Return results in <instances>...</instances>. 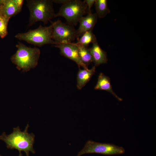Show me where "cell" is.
Listing matches in <instances>:
<instances>
[{"label": "cell", "mask_w": 156, "mask_h": 156, "mask_svg": "<svg viewBox=\"0 0 156 156\" xmlns=\"http://www.w3.org/2000/svg\"><path fill=\"white\" fill-rule=\"evenodd\" d=\"M27 6L30 13L29 26L38 21L47 23L54 18L53 1L50 0H27Z\"/></svg>", "instance_id": "cell-3"}, {"label": "cell", "mask_w": 156, "mask_h": 156, "mask_svg": "<svg viewBox=\"0 0 156 156\" xmlns=\"http://www.w3.org/2000/svg\"><path fill=\"white\" fill-rule=\"evenodd\" d=\"M27 124L25 130L21 131L20 127L18 126L13 128V131L9 135H6L3 132L0 135V140L6 144L8 148L16 149L19 152L24 151L26 153L29 152L35 153L33 148L35 136L32 133H29Z\"/></svg>", "instance_id": "cell-1"}, {"label": "cell", "mask_w": 156, "mask_h": 156, "mask_svg": "<svg viewBox=\"0 0 156 156\" xmlns=\"http://www.w3.org/2000/svg\"><path fill=\"white\" fill-rule=\"evenodd\" d=\"M54 46L60 49L61 55L76 63L79 68L81 66L84 69L88 68L82 62L80 58L77 46L75 43L58 44L54 45Z\"/></svg>", "instance_id": "cell-8"}, {"label": "cell", "mask_w": 156, "mask_h": 156, "mask_svg": "<svg viewBox=\"0 0 156 156\" xmlns=\"http://www.w3.org/2000/svg\"><path fill=\"white\" fill-rule=\"evenodd\" d=\"M52 31L51 25L45 27L40 25L36 29L30 30L25 33L17 34L15 37L19 40L39 47L48 44L54 45L55 43L52 38Z\"/></svg>", "instance_id": "cell-5"}, {"label": "cell", "mask_w": 156, "mask_h": 156, "mask_svg": "<svg viewBox=\"0 0 156 156\" xmlns=\"http://www.w3.org/2000/svg\"><path fill=\"white\" fill-rule=\"evenodd\" d=\"M0 156H2L1 155H0Z\"/></svg>", "instance_id": "cell-22"}, {"label": "cell", "mask_w": 156, "mask_h": 156, "mask_svg": "<svg viewBox=\"0 0 156 156\" xmlns=\"http://www.w3.org/2000/svg\"><path fill=\"white\" fill-rule=\"evenodd\" d=\"M9 19L3 15H0V37L3 38L8 34L7 27Z\"/></svg>", "instance_id": "cell-17"}, {"label": "cell", "mask_w": 156, "mask_h": 156, "mask_svg": "<svg viewBox=\"0 0 156 156\" xmlns=\"http://www.w3.org/2000/svg\"><path fill=\"white\" fill-rule=\"evenodd\" d=\"M95 71V66L91 69H81L79 68L77 76V88L81 90L89 81Z\"/></svg>", "instance_id": "cell-12"}, {"label": "cell", "mask_w": 156, "mask_h": 156, "mask_svg": "<svg viewBox=\"0 0 156 156\" xmlns=\"http://www.w3.org/2000/svg\"><path fill=\"white\" fill-rule=\"evenodd\" d=\"M2 3L1 0H0V15H2Z\"/></svg>", "instance_id": "cell-19"}, {"label": "cell", "mask_w": 156, "mask_h": 156, "mask_svg": "<svg viewBox=\"0 0 156 156\" xmlns=\"http://www.w3.org/2000/svg\"><path fill=\"white\" fill-rule=\"evenodd\" d=\"M76 44L77 46L79 55L81 62L88 67L90 63L93 62L90 49L87 47Z\"/></svg>", "instance_id": "cell-14"}, {"label": "cell", "mask_w": 156, "mask_h": 156, "mask_svg": "<svg viewBox=\"0 0 156 156\" xmlns=\"http://www.w3.org/2000/svg\"><path fill=\"white\" fill-rule=\"evenodd\" d=\"M19 152V154L18 156H23V155L22 153H21V152Z\"/></svg>", "instance_id": "cell-20"}, {"label": "cell", "mask_w": 156, "mask_h": 156, "mask_svg": "<svg viewBox=\"0 0 156 156\" xmlns=\"http://www.w3.org/2000/svg\"><path fill=\"white\" fill-rule=\"evenodd\" d=\"M95 0H85L83 1L87 6L88 13H89L92 12L91 8L94 4Z\"/></svg>", "instance_id": "cell-18"}, {"label": "cell", "mask_w": 156, "mask_h": 156, "mask_svg": "<svg viewBox=\"0 0 156 156\" xmlns=\"http://www.w3.org/2000/svg\"><path fill=\"white\" fill-rule=\"evenodd\" d=\"M88 13L87 8L84 2L80 0H67L62 4L55 17L62 16L69 25H76L81 18Z\"/></svg>", "instance_id": "cell-4"}, {"label": "cell", "mask_w": 156, "mask_h": 156, "mask_svg": "<svg viewBox=\"0 0 156 156\" xmlns=\"http://www.w3.org/2000/svg\"><path fill=\"white\" fill-rule=\"evenodd\" d=\"M51 23L53 27L52 38L54 45L72 43L77 38L76 30L71 25L65 24L59 19Z\"/></svg>", "instance_id": "cell-6"}, {"label": "cell", "mask_w": 156, "mask_h": 156, "mask_svg": "<svg viewBox=\"0 0 156 156\" xmlns=\"http://www.w3.org/2000/svg\"><path fill=\"white\" fill-rule=\"evenodd\" d=\"M96 38L92 31H87L84 33L77 39V41L75 43L86 47L90 43L96 42Z\"/></svg>", "instance_id": "cell-16"}, {"label": "cell", "mask_w": 156, "mask_h": 156, "mask_svg": "<svg viewBox=\"0 0 156 156\" xmlns=\"http://www.w3.org/2000/svg\"><path fill=\"white\" fill-rule=\"evenodd\" d=\"M97 18L96 13L91 12L81 18L79 22V28L76 30L77 39L85 32L92 31L97 22Z\"/></svg>", "instance_id": "cell-10"}, {"label": "cell", "mask_w": 156, "mask_h": 156, "mask_svg": "<svg viewBox=\"0 0 156 156\" xmlns=\"http://www.w3.org/2000/svg\"><path fill=\"white\" fill-rule=\"evenodd\" d=\"M94 4L96 14L99 18L105 17L110 12L106 0H95Z\"/></svg>", "instance_id": "cell-15"}, {"label": "cell", "mask_w": 156, "mask_h": 156, "mask_svg": "<svg viewBox=\"0 0 156 156\" xmlns=\"http://www.w3.org/2000/svg\"><path fill=\"white\" fill-rule=\"evenodd\" d=\"M26 156H29V153H26Z\"/></svg>", "instance_id": "cell-21"}, {"label": "cell", "mask_w": 156, "mask_h": 156, "mask_svg": "<svg viewBox=\"0 0 156 156\" xmlns=\"http://www.w3.org/2000/svg\"><path fill=\"white\" fill-rule=\"evenodd\" d=\"M2 15L8 19L21 11L23 0H1Z\"/></svg>", "instance_id": "cell-9"}, {"label": "cell", "mask_w": 156, "mask_h": 156, "mask_svg": "<svg viewBox=\"0 0 156 156\" xmlns=\"http://www.w3.org/2000/svg\"><path fill=\"white\" fill-rule=\"evenodd\" d=\"M89 49L95 66L107 63L108 60L106 53L101 48L97 41L93 43L92 47Z\"/></svg>", "instance_id": "cell-11"}, {"label": "cell", "mask_w": 156, "mask_h": 156, "mask_svg": "<svg viewBox=\"0 0 156 156\" xmlns=\"http://www.w3.org/2000/svg\"><path fill=\"white\" fill-rule=\"evenodd\" d=\"M94 88L95 90L107 91L111 93L118 100L121 101L122 100L113 90L109 78L102 73L99 74L97 83Z\"/></svg>", "instance_id": "cell-13"}, {"label": "cell", "mask_w": 156, "mask_h": 156, "mask_svg": "<svg viewBox=\"0 0 156 156\" xmlns=\"http://www.w3.org/2000/svg\"><path fill=\"white\" fill-rule=\"evenodd\" d=\"M124 148L113 144L103 143L89 140L87 142L83 148L79 152L77 156L86 154L98 153L105 155H113L124 154Z\"/></svg>", "instance_id": "cell-7"}, {"label": "cell", "mask_w": 156, "mask_h": 156, "mask_svg": "<svg viewBox=\"0 0 156 156\" xmlns=\"http://www.w3.org/2000/svg\"><path fill=\"white\" fill-rule=\"evenodd\" d=\"M17 50L11 57L12 62L19 70L27 72L35 68L38 64L40 50L36 47H28L21 42L16 45Z\"/></svg>", "instance_id": "cell-2"}]
</instances>
